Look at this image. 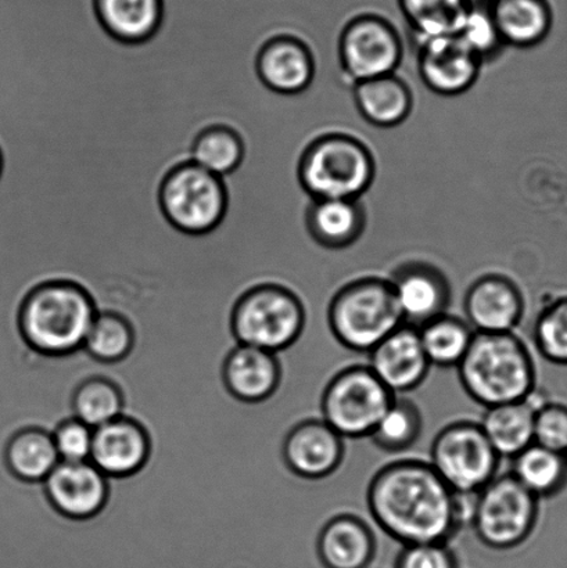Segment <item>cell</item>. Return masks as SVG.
Returning a JSON list of instances; mask_svg holds the SVG:
<instances>
[{"label": "cell", "mask_w": 567, "mask_h": 568, "mask_svg": "<svg viewBox=\"0 0 567 568\" xmlns=\"http://www.w3.org/2000/svg\"><path fill=\"white\" fill-rule=\"evenodd\" d=\"M224 381L237 399L264 403L280 392L285 381V366L280 354L239 344L226 358Z\"/></svg>", "instance_id": "19"}, {"label": "cell", "mask_w": 567, "mask_h": 568, "mask_svg": "<svg viewBox=\"0 0 567 568\" xmlns=\"http://www.w3.org/2000/svg\"><path fill=\"white\" fill-rule=\"evenodd\" d=\"M133 339L132 327L124 317L98 312L82 348L94 359L117 362L131 353Z\"/></svg>", "instance_id": "34"}, {"label": "cell", "mask_w": 567, "mask_h": 568, "mask_svg": "<svg viewBox=\"0 0 567 568\" xmlns=\"http://www.w3.org/2000/svg\"><path fill=\"white\" fill-rule=\"evenodd\" d=\"M510 473L540 500L558 497L567 487L566 455L536 443L515 456Z\"/></svg>", "instance_id": "29"}, {"label": "cell", "mask_w": 567, "mask_h": 568, "mask_svg": "<svg viewBox=\"0 0 567 568\" xmlns=\"http://www.w3.org/2000/svg\"><path fill=\"white\" fill-rule=\"evenodd\" d=\"M424 430L419 406L405 395H396L371 434L376 448L387 454H402L414 447Z\"/></svg>", "instance_id": "31"}, {"label": "cell", "mask_w": 567, "mask_h": 568, "mask_svg": "<svg viewBox=\"0 0 567 568\" xmlns=\"http://www.w3.org/2000/svg\"><path fill=\"white\" fill-rule=\"evenodd\" d=\"M338 61L343 74L354 83L396 74L404 44L397 28L385 17L364 13L353 17L338 37Z\"/></svg>", "instance_id": "10"}, {"label": "cell", "mask_w": 567, "mask_h": 568, "mask_svg": "<svg viewBox=\"0 0 567 568\" xmlns=\"http://www.w3.org/2000/svg\"><path fill=\"white\" fill-rule=\"evenodd\" d=\"M308 236L327 250H344L360 241L366 230V211L360 200H311L304 213Z\"/></svg>", "instance_id": "22"}, {"label": "cell", "mask_w": 567, "mask_h": 568, "mask_svg": "<svg viewBox=\"0 0 567 568\" xmlns=\"http://www.w3.org/2000/svg\"><path fill=\"white\" fill-rule=\"evenodd\" d=\"M257 71L272 92L297 98L307 91L315 78L313 50L293 31L277 33L260 50Z\"/></svg>", "instance_id": "18"}, {"label": "cell", "mask_w": 567, "mask_h": 568, "mask_svg": "<svg viewBox=\"0 0 567 568\" xmlns=\"http://www.w3.org/2000/svg\"><path fill=\"white\" fill-rule=\"evenodd\" d=\"M455 36L482 60L483 64L490 63L507 48L494 22L490 3L486 0H475Z\"/></svg>", "instance_id": "36"}, {"label": "cell", "mask_w": 567, "mask_h": 568, "mask_svg": "<svg viewBox=\"0 0 567 568\" xmlns=\"http://www.w3.org/2000/svg\"><path fill=\"white\" fill-rule=\"evenodd\" d=\"M457 372L466 395L485 408L516 403L537 392L536 361L516 332L476 333Z\"/></svg>", "instance_id": "2"}, {"label": "cell", "mask_w": 567, "mask_h": 568, "mask_svg": "<svg viewBox=\"0 0 567 568\" xmlns=\"http://www.w3.org/2000/svg\"><path fill=\"white\" fill-rule=\"evenodd\" d=\"M416 328L427 361L441 369H457L476 334L468 322L448 312Z\"/></svg>", "instance_id": "30"}, {"label": "cell", "mask_w": 567, "mask_h": 568, "mask_svg": "<svg viewBox=\"0 0 567 568\" xmlns=\"http://www.w3.org/2000/svg\"><path fill=\"white\" fill-rule=\"evenodd\" d=\"M565 455H566V459H567V453Z\"/></svg>", "instance_id": "42"}, {"label": "cell", "mask_w": 567, "mask_h": 568, "mask_svg": "<svg viewBox=\"0 0 567 568\" xmlns=\"http://www.w3.org/2000/svg\"><path fill=\"white\" fill-rule=\"evenodd\" d=\"M376 549L374 530L354 514L332 516L316 537V555L324 568H366Z\"/></svg>", "instance_id": "21"}, {"label": "cell", "mask_w": 567, "mask_h": 568, "mask_svg": "<svg viewBox=\"0 0 567 568\" xmlns=\"http://www.w3.org/2000/svg\"><path fill=\"white\" fill-rule=\"evenodd\" d=\"M488 3L505 47L536 48L551 32L554 14L548 0H492Z\"/></svg>", "instance_id": "24"}, {"label": "cell", "mask_w": 567, "mask_h": 568, "mask_svg": "<svg viewBox=\"0 0 567 568\" xmlns=\"http://www.w3.org/2000/svg\"><path fill=\"white\" fill-rule=\"evenodd\" d=\"M531 338L541 358L567 367V294L543 306L533 323Z\"/></svg>", "instance_id": "33"}, {"label": "cell", "mask_w": 567, "mask_h": 568, "mask_svg": "<svg viewBox=\"0 0 567 568\" xmlns=\"http://www.w3.org/2000/svg\"><path fill=\"white\" fill-rule=\"evenodd\" d=\"M540 504L541 500L527 491L513 473H498L476 494L470 527L485 547L513 550L536 531Z\"/></svg>", "instance_id": "7"}, {"label": "cell", "mask_w": 567, "mask_h": 568, "mask_svg": "<svg viewBox=\"0 0 567 568\" xmlns=\"http://www.w3.org/2000/svg\"><path fill=\"white\" fill-rule=\"evenodd\" d=\"M376 176L371 149L350 133L332 132L305 144L296 164V178L311 200H360Z\"/></svg>", "instance_id": "4"}, {"label": "cell", "mask_w": 567, "mask_h": 568, "mask_svg": "<svg viewBox=\"0 0 567 568\" xmlns=\"http://www.w3.org/2000/svg\"><path fill=\"white\" fill-rule=\"evenodd\" d=\"M0 174H2V155H0Z\"/></svg>", "instance_id": "40"}, {"label": "cell", "mask_w": 567, "mask_h": 568, "mask_svg": "<svg viewBox=\"0 0 567 568\" xmlns=\"http://www.w3.org/2000/svg\"><path fill=\"white\" fill-rule=\"evenodd\" d=\"M353 93L355 108L371 125L398 126L413 113L414 94L397 74L354 83Z\"/></svg>", "instance_id": "25"}, {"label": "cell", "mask_w": 567, "mask_h": 568, "mask_svg": "<svg viewBox=\"0 0 567 568\" xmlns=\"http://www.w3.org/2000/svg\"><path fill=\"white\" fill-rule=\"evenodd\" d=\"M146 430L130 417L93 428L91 460L108 477H125L141 470L149 458Z\"/></svg>", "instance_id": "20"}, {"label": "cell", "mask_w": 567, "mask_h": 568, "mask_svg": "<svg viewBox=\"0 0 567 568\" xmlns=\"http://www.w3.org/2000/svg\"><path fill=\"white\" fill-rule=\"evenodd\" d=\"M396 568H457L448 544H416L403 547Z\"/></svg>", "instance_id": "39"}, {"label": "cell", "mask_w": 567, "mask_h": 568, "mask_svg": "<svg viewBox=\"0 0 567 568\" xmlns=\"http://www.w3.org/2000/svg\"><path fill=\"white\" fill-rule=\"evenodd\" d=\"M486 2H492V0H486Z\"/></svg>", "instance_id": "41"}, {"label": "cell", "mask_w": 567, "mask_h": 568, "mask_svg": "<svg viewBox=\"0 0 567 568\" xmlns=\"http://www.w3.org/2000/svg\"><path fill=\"white\" fill-rule=\"evenodd\" d=\"M546 397L538 392L516 403L486 408L480 426L499 458L513 460L535 443V419Z\"/></svg>", "instance_id": "23"}, {"label": "cell", "mask_w": 567, "mask_h": 568, "mask_svg": "<svg viewBox=\"0 0 567 568\" xmlns=\"http://www.w3.org/2000/svg\"><path fill=\"white\" fill-rule=\"evenodd\" d=\"M160 200L171 224L188 233L213 230L226 205L221 178L194 163L170 172L161 187Z\"/></svg>", "instance_id": "11"}, {"label": "cell", "mask_w": 567, "mask_h": 568, "mask_svg": "<svg viewBox=\"0 0 567 568\" xmlns=\"http://www.w3.org/2000/svg\"><path fill=\"white\" fill-rule=\"evenodd\" d=\"M11 475L28 483H43L59 465L60 456L52 433L30 427L16 433L4 450Z\"/></svg>", "instance_id": "28"}, {"label": "cell", "mask_w": 567, "mask_h": 568, "mask_svg": "<svg viewBox=\"0 0 567 568\" xmlns=\"http://www.w3.org/2000/svg\"><path fill=\"white\" fill-rule=\"evenodd\" d=\"M525 312V295L508 276L483 275L466 290L465 321L475 333L516 332L524 321Z\"/></svg>", "instance_id": "13"}, {"label": "cell", "mask_w": 567, "mask_h": 568, "mask_svg": "<svg viewBox=\"0 0 567 568\" xmlns=\"http://www.w3.org/2000/svg\"><path fill=\"white\" fill-rule=\"evenodd\" d=\"M535 443L560 454L567 453V405L543 400L536 412Z\"/></svg>", "instance_id": "37"}, {"label": "cell", "mask_w": 567, "mask_h": 568, "mask_svg": "<svg viewBox=\"0 0 567 568\" xmlns=\"http://www.w3.org/2000/svg\"><path fill=\"white\" fill-rule=\"evenodd\" d=\"M50 504L71 519H88L103 509L109 478L91 460L64 462L43 481Z\"/></svg>", "instance_id": "17"}, {"label": "cell", "mask_w": 567, "mask_h": 568, "mask_svg": "<svg viewBox=\"0 0 567 568\" xmlns=\"http://www.w3.org/2000/svg\"><path fill=\"white\" fill-rule=\"evenodd\" d=\"M346 458V439L322 417H307L287 428L281 459L288 475L304 481H321L341 469Z\"/></svg>", "instance_id": "12"}, {"label": "cell", "mask_w": 567, "mask_h": 568, "mask_svg": "<svg viewBox=\"0 0 567 568\" xmlns=\"http://www.w3.org/2000/svg\"><path fill=\"white\" fill-rule=\"evenodd\" d=\"M474 495L455 494L429 460L397 459L382 466L366 489L371 519L387 537L407 547L448 544L470 525Z\"/></svg>", "instance_id": "1"}, {"label": "cell", "mask_w": 567, "mask_h": 568, "mask_svg": "<svg viewBox=\"0 0 567 568\" xmlns=\"http://www.w3.org/2000/svg\"><path fill=\"white\" fill-rule=\"evenodd\" d=\"M405 325L419 327L446 314L452 301L447 276L436 266L414 261L403 264L388 277Z\"/></svg>", "instance_id": "16"}, {"label": "cell", "mask_w": 567, "mask_h": 568, "mask_svg": "<svg viewBox=\"0 0 567 568\" xmlns=\"http://www.w3.org/2000/svg\"><path fill=\"white\" fill-rule=\"evenodd\" d=\"M60 460L85 462L91 459L93 428L77 417L61 423L52 433Z\"/></svg>", "instance_id": "38"}, {"label": "cell", "mask_w": 567, "mask_h": 568, "mask_svg": "<svg viewBox=\"0 0 567 568\" xmlns=\"http://www.w3.org/2000/svg\"><path fill=\"white\" fill-rule=\"evenodd\" d=\"M327 327L343 348L369 354L388 334L405 325L385 277L365 276L344 284L327 305Z\"/></svg>", "instance_id": "5"}, {"label": "cell", "mask_w": 567, "mask_h": 568, "mask_svg": "<svg viewBox=\"0 0 567 568\" xmlns=\"http://www.w3.org/2000/svg\"><path fill=\"white\" fill-rule=\"evenodd\" d=\"M93 8L104 30L124 42L152 37L163 17V0H93Z\"/></svg>", "instance_id": "26"}, {"label": "cell", "mask_w": 567, "mask_h": 568, "mask_svg": "<svg viewBox=\"0 0 567 568\" xmlns=\"http://www.w3.org/2000/svg\"><path fill=\"white\" fill-rule=\"evenodd\" d=\"M242 155L241 138L227 128L213 126L200 133L194 142L192 163L221 178L236 169Z\"/></svg>", "instance_id": "35"}, {"label": "cell", "mask_w": 567, "mask_h": 568, "mask_svg": "<svg viewBox=\"0 0 567 568\" xmlns=\"http://www.w3.org/2000/svg\"><path fill=\"white\" fill-rule=\"evenodd\" d=\"M307 322V306L297 290L270 283L239 300L232 325L239 343L286 354L303 337Z\"/></svg>", "instance_id": "6"}, {"label": "cell", "mask_w": 567, "mask_h": 568, "mask_svg": "<svg viewBox=\"0 0 567 568\" xmlns=\"http://www.w3.org/2000/svg\"><path fill=\"white\" fill-rule=\"evenodd\" d=\"M368 365L343 367L321 395V417L344 439L369 438L393 399Z\"/></svg>", "instance_id": "8"}, {"label": "cell", "mask_w": 567, "mask_h": 568, "mask_svg": "<svg viewBox=\"0 0 567 568\" xmlns=\"http://www.w3.org/2000/svg\"><path fill=\"white\" fill-rule=\"evenodd\" d=\"M368 355L366 365L394 395H407L418 389L432 369L418 328L409 325L388 334Z\"/></svg>", "instance_id": "15"}, {"label": "cell", "mask_w": 567, "mask_h": 568, "mask_svg": "<svg viewBox=\"0 0 567 568\" xmlns=\"http://www.w3.org/2000/svg\"><path fill=\"white\" fill-rule=\"evenodd\" d=\"M98 311L89 294L70 282H48L27 295L20 331L28 345L44 355H65L83 347Z\"/></svg>", "instance_id": "3"}, {"label": "cell", "mask_w": 567, "mask_h": 568, "mask_svg": "<svg viewBox=\"0 0 567 568\" xmlns=\"http://www.w3.org/2000/svg\"><path fill=\"white\" fill-rule=\"evenodd\" d=\"M416 49L421 81L438 97H459L479 80L482 60L457 36L431 39Z\"/></svg>", "instance_id": "14"}, {"label": "cell", "mask_w": 567, "mask_h": 568, "mask_svg": "<svg viewBox=\"0 0 567 568\" xmlns=\"http://www.w3.org/2000/svg\"><path fill=\"white\" fill-rule=\"evenodd\" d=\"M72 410L78 420L98 428L122 416L124 398L120 388L109 378L91 377L75 389Z\"/></svg>", "instance_id": "32"}, {"label": "cell", "mask_w": 567, "mask_h": 568, "mask_svg": "<svg viewBox=\"0 0 567 568\" xmlns=\"http://www.w3.org/2000/svg\"><path fill=\"white\" fill-rule=\"evenodd\" d=\"M429 464L453 493L474 495L498 475L502 458L480 423L457 420L433 439Z\"/></svg>", "instance_id": "9"}, {"label": "cell", "mask_w": 567, "mask_h": 568, "mask_svg": "<svg viewBox=\"0 0 567 568\" xmlns=\"http://www.w3.org/2000/svg\"><path fill=\"white\" fill-rule=\"evenodd\" d=\"M475 0H397L415 47L455 36Z\"/></svg>", "instance_id": "27"}]
</instances>
